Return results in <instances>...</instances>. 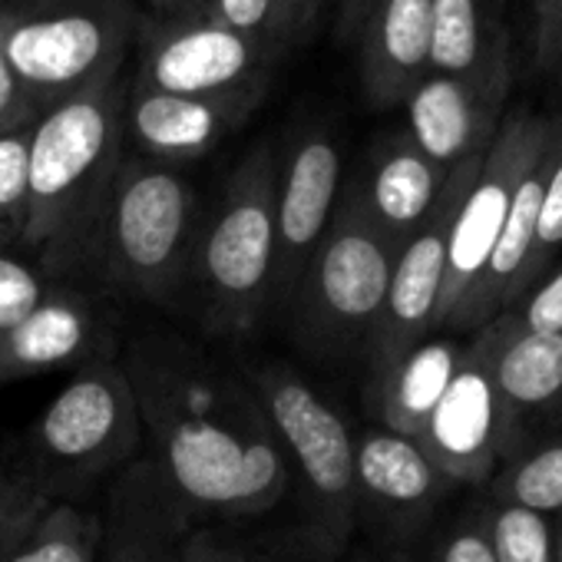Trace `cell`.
<instances>
[{"label":"cell","instance_id":"6da1fadb","mask_svg":"<svg viewBox=\"0 0 562 562\" xmlns=\"http://www.w3.org/2000/svg\"><path fill=\"white\" fill-rule=\"evenodd\" d=\"M156 473L182 513L261 516L289 493V463L248 381L172 341H146L123 368Z\"/></svg>","mask_w":562,"mask_h":562},{"label":"cell","instance_id":"7a4b0ae2","mask_svg":"<svg viewBox=\"0 0 562 562\" xmlns=\"http://www.w3.org/2000/svg\"><path fill=\"white\" fill-rule=\"evenodd\" d=\"M113 80L47 110L31 139V209L21 241L57 271L93 258L97 225L123 162V97Z\"/></svg>","mask_w":562,"mask_h":562},{"label":"cell","instance_id":"3957f363","mask_svg":"<svg viewBox=\"0 0 562 562\" xmlns=\"http://www.w3.org/2000/svg\"><path fill=\"white\" fill-rule=\"evenodd\" d=\"M133 0H11L0 4V44L44 116L57 103L120 80L136 47Z\"/></svg>","mask_w":562,"mask_h":562},{"label":"cell","instance_id":"277c9868","mask_svg":"<svg viewBox=\"0 0 562 562\" xmlns=\"http://www.w3.org/2000/svg\"><path fill=\"white\" fill-rule=\"evenodd\" d=\"M195 241L199 202L189 179L176 166L123 153L90 261H100L103 274L126 292L169 302L192 268Z\"/></svg>","mask_w":562,"mask_h":562},{"label":"cell","instance_id":"5b68a950","mask_svg":"<svg viewBox=\"0 0 562 562\" xmlns=\"http://www.w3.org/2000/svg\"><path fill=\"white\" fill-rule=\"evenodd\" d=\"M274 192L278 156L261 143L232 169L215 215L199 232L192 268L218 331H251L274 299Z\"/></svg>","mask_w":562,"mask_h":562},{"label":"cell","instance_id":"8992f818","mask_svg":"<svg viewBox=\"0 0 562 562\" xmlns=\"http://www.w3.org/2000/svg\"><path fill=\"white\" fill-rule=\"evenodd\" d=\"M278 447L285 453L289 476L299 473V490L312 522V536L328 552H341L358 526L355 434L341 414L289 364H258L248 371Z\"/></svg>","mask_w":562,"mask_h":562},{"label":"cell","instance_id":"52a82bcc","mask_svg":"<svg viewBox=\"0 0 562 562\" xmlns=\"http://www.w3.org/2000/svg\"><path fill=\"white\" fill-rule=\"evenodd\" d=\"M397 245L368 218L358 195H348L299 281L302 331L318 348L371 341L384 312Z\"/></svg>","mask_w":562,"mask_h":562},{"label":"cell","instance_id":"ba28073f","mask_svg":"<svg viewBox=\"0 0 562 562\" xmlns=\"http://www.w3.org/2000/svg\"><path fill=\"white\" fill-rule=\"evenodd\" d=\"M139 434V404L126 371L90 358L41 414L34 443L57 473L90 476L133 457Z\"/></svg>","mask_w":562,"mask_h":562},{"label":"cell","instance_id":"9c48e42d","mask_svg":"<svg viewBox=\"0 0 562 562\" xmlns=\"http://www.w3.org/2000/svg\"><path fill=\"white\" fill-rule=\"evenodd\" d=\"M139 83L179 97H225L265 90L268 47L205 14L139 18Z\"/></svg>","mask_w":562,"mask_h":562},{"label":"cell","instance_id":"30bf717a","mask_svg":"<svg viewBox=\"0 0 562 562\" xmlns=\"http://www.w3.org/2000/svg\"><path fill=\"white\" fill-rule=\"evenodd\" d=\"M519 424L506 411L480 338L463 348L460 368L434 407L417 447L453 483H483L499 457L513 453Z\"/></svg>","mask_w":562,"mask_h":562},{"label":"cell","instance_id":"8fae6325","mask_svg":"<svg viewBox=\"0 0 562 562\" xmlns=\"http://www.w3.org/2000/svg\"><path fill=\"white\" fill-rule=\"evenodd\" d=\"M470 186H473V176L460 172L453 189H440V199L430 209V215L424 218V225L401 245V251L394 258V271H391L384 312L368 341L374 371L394 364L401 355H407L411 348L427 341L430 328H437L450 228H453L457 209L467 199Z\"/></svg>","mask_w":562,"mask_h":562},{"label":"cell","instance_id":"7c38bea8","mask_svg":"<svg viewBox=\"0 0 562 562\" xmlns=\"http://www.w3.org/2000/svg\"><path fill=\"white\" fill-rule=\"evenodd\" d=\"M261 97L265 90L179 97L153 90L130 77L123 97V149L162 166L202 159L255 113Z\"/></svg>","mask_w":562,"mask_h":562},{"label":"cell","instance_id":"4fadbf2b","mask_svg":"<svg viewBox=\"0 0 562 562\" xmlns=\"http://www.w3.org/2000/svg\"><path fill=\"white\" fill-rule=\"evenodd\" d=\"M341 153L325 133H302L278 162L274 192V299H292L338 209Z\"/></svg>","mask_w":562,"mask_h":562},{"label":"cell","instance_id":"5bb4252c","mask_svg":"<svg viewBox=\"0 0 562 562\" xmlns=\"http://www.w3.org/2000/svg\"><path fill=\"white\" fill-rule=\"evenodd\" d=\"M355 480L358 509H371L391 526L420 522L453 486L417 440L387 427H371L355 437Z\"/></svg>","mask_w":562,"mask_h":562},{"label":"cell","instance_id":"9a60e30c","mask_svg":"<svg viewBox=\"0 0 562 562\" xmlns=\"http://www.w3.org/2000/svg\"><path fill=\"white\" fill-rule=\"evenodd\" d=\"M93 345V308L70 292H47V299L27 318L0 331V381L37 378L74 361H90Z\"/></svg>","mask_w":562,"mask_h":562},{"label":"cell","instance_id":"2e32d148","mask_svg":"<svg viewBox=\"0 0 562 562\" xmlns=\"http://www.w3.org/2000/svg\"><path fill=\"white\" fill-rule=\"evenodd\" d=\"M476 338L486 351L493 384L516 424L562 397V335H532L516 328L506 315H496Z\"/></svg>","mask_w":562,"mask_h":562},{"label":"cell","instance_id":"e0dca14e","mask_svg":"<svg viewBox=\"0 0 562 562\" xmlns=\"http://www.w3.org/2000/svg\"><path fill=\"white\" fill-rule=\"evenodd\" d=\"M516 182H519V172L490 166V172L476 179L467 199L460 202L453 228H450V245H447V271H443V292H440V308H437V328L447 325V318L460 308V302L470 295L476 278L483 274L493 255V245L503 232Z\"/></svg>","mask_w":562,"mask_h":562},{"label":"cell","instance_id":"ac0fdd59","mask_svg":"<svg viewBox=\"0 0 562 562\" xmlns=\"http://www.w3.org/2000/svg\"><path fill=\"white\" fill-rule=\"evenodd\" d=\"M179 526V503L169 496L156 467L143 463L123 480L113 526L100 546H106V562H182V542H176Z\"/></svg>","mask_w":562,"mask_h":562},{"label":"cell","instance_id":"d6986e66","mask_svg":"<svg viewBox=\"0 0 562 562\" xmlns=\"http://www.w3.org/2000/svg\"><path fill=\"white\" fill-rule=\"evenodd\" d=\"M463 348L457 341H420L394 364L374 371V401L381 427L420 440L434 407L447 394Z\"/></svg>","mask_w":562,"mask_h":562},{"label":"cell","instance_id":"ffe728a7","mask_svg":"<svg viewBox=\"0 0 562 562\" xmlns=\"http://www.w3.org/2000/svg\"><path fill=\"white\" fill-rule=\"evenodd\" d=\"M440 169L417 146L387 153L364 192H355L368 218L401 248L440 199Z\"/></svg>","mask_w":562,"mask_h":562},{"label":"cell","instance_id":"44dd1931","mask_svg":"<svg viewBox=\"0 0 562 562\" xmlns=\"http://www.w3.org/2000/svg\"><path fill=\"white\" fill-rule=\"evenodd\" d=\"M103 526L74 503H50L0 555V562H97Z\"/></svg>","mask_w":562,"mask_h":562},{"label":"cell","instance_id":"7402d4cb","mask_svg":"<svg viewBox=\"0 0 562 562\" xmlns=\"http://www.w3.org/2000/svg\"><path fill=\"white\" fill-rule=\"evenodd\" d=\"M411 126L417 149L437 166L460 159L473 143V113L460 83L430 80L411 100Z\"/></svg>","mask_w":562,"mask_h":562},{"label":"cell","instance_id":"603a6c76","mask_svg":"<svg viewBox=\"0 0 562 562\" xmlns=\"http://www.w3.org/2000/svg\"><path fill=\"white\" fill-rule=\"evenodd\" d=\"M430 18H434V0H384L374 50L378 67L374 87L391 90L397 77H407L420 70L430 60Z\"/></svg>","mask_w":562,"mask_h":562},{"label":"cell","instance_id":"cb8c5ba5","mask_svg":"<svg viewBox=\"0 0 562 562\" xmlns=\"http://www.w3.org/2000/svg\"><path fill=\"white\" fill-rule=\"evenodd\" d=\"M493 486L503 503L526 506L539 516H562V437L516 457Z\"/></svg>","mask_w":562,"mask_h":562},{"label":"cell","instance_id":"d4e9b609","mask_svg":"<svg viewBox=\"0 0 562 562\" xmlns=\"http://www.w3.org/2000/svg\"><path fill=\"white\" fill-rule=\"evenodd\" d=\"M483 519L496 562H555V529L549 516L496 499L483 509Z\"/></svg>","mask_w":562,"mask_h":562},{"label":"cell","instance_id":"484cf974","mask_svg":"<svg viewBox=\"0 0 562 562\" xmlns=\"http://www.w3.org/2000/svg\"><path fill=\"white\" fill-rule=\"evenodd\" d=\"M34 126L0 133V248L11 241H21L24 225H27Z\"/></svg>","mask_w":562,"mask_h":562},{"label":"cell","instance_id":"4316f807","mask_svg":"<svg viewBox=\"0 0 562 562\" xmlns=\"http://www.w3.org/2000/svg\"><path fill=\"white\" fill-rule=\"evenodd\" d=\"M199 14L248 41H258L268 50L295 34L289 0H205Z\"/></svg>","mask_w":562,"mask_h":562},{"label":"cell","instance_id":"83f0119b","mask_svg":"<svg viewBox=\"0 0 562 562\" xmlns=\"http://www.w3.org/2000/svg\"><path fill=\"white\" fill-rule=\"evenodd\" d=\"M430 60L440 70H467L476 60V11H473V0H434Z\"/></svg>","mask_w":562,"mask_h":562},{"label":"cell","instance_id":"f1b7e54d","mask_svg":"<svg viewBox=\"0 0 562 562\" xmlns=\"http://www.w3.org/2000/svg\"><path fill=\"white\" fill-rule=\"evenodd\" d=\"M559 248H562V162L546 179V192H542V205H539V218H536V235H532V248L526 258V271L519 278L516 299H522L529 292V285H536V281L546 274V268L552 265Z\"/></svg>","mask_w":562,"mask_h":562},{"label":"cell","instance_id":"f546056e","mask_svg":"<svg viewBox=\"0 0 562 562\" xmlns=\"http://www.w3.org/2000/svg\"><path fill=\"white\" fill-rule=\"evenodd\" d=\"M50 493L27 476L0 470V555L50 506Z\"/></svg>","mask_w":562,"mask_h":562},{"label":"cell","instance_id":"4dcf8cb0","mask_svg":"<svg viewBox=\"0 0 562 562\" xmlns=\"http://www.w3.org/2000/svg\"><path fill=\"white\" fill-rule=\"evenodd\" d=\"M44 299H47V289L41 274L21 258L4 255V248H0V331L14 328Z\"/></svg>","mask_w":562,"mask_h":562},{"label":"cell","instance_id":"1f68e13d","mask_svg":"<svg viewBox=\"0 0 562 562\" xmlns=\"http://www.w3.org/2000/svg\"><path fill=\"white\" fill-rule=\"evenodd\" d=\"M434 562H496V549L480 513L460 516L434 546Z\"/></svg>","mask_w":562,"mask_h":562},{"label":"cell","instance_id":"d6a6232c","mask_svg":"<svg viewBox=\"0 0 562 562\" xmlns=\"http://www.w3.org/2000/svg\"><path fill=\"white\" fill-rule=\"evenodd\" d=\"M506 318L532 335H562V268H555L536 292L526 295L519 315Z\"/></svg>","mask_w":562,"mask_h":562},{"label":"cell","instance_id":"836d02e7","mask_svg":"<svg viewBox=\"0 0 562 562\" xmlns=\"http://www.w3.org/2000/svg\"><path fill=\"white\" fill-rule=\"evenodd\" d=\"M41 120V113L34 110L31 97L24 93L8 54H4V44H0V133H11V130H21V126H34Z\"/></svg>","mask_w":562,"mask_h":562},{"label":"cell","instance_id":"e575fe53","mask_svg":"<svg viewBox=\"0 0 562 562\" xmlns=\"http://www.w3.org/2000/svg\"><path fill=\"white\" fill-rule=\"evenodd\" d=\"M182 562H248V555L215 532H192L182 539Z\"/></svg>","mask_w":562,"mask_h":562},{"label":"cell","instance_id":"d590c367","mask_svg":"<svg viewBox=\"0 0 562 562\" xmlns=\"http://www.w3.org/2000/svg\"><path fill=\"white\" fill-rule=\"evenodd\" d=\"M156 18H179V14H199L205 0H149Z\"/></svg>","mask_w":562,"mask_h":562},{"label":"cell","instance_id":"8d00e7d4","mask_svg":"<svg viewBox=\"0 0 562 562\" xmlns=\"http://www.w3.org/2000/svg\"><path fill=\"white\" fill-rule=\"evenodd\" d=\"M318 4H322V0H289V8H292V31L308 27V21L318 11Z\"/></svg>","mask_w":562,"mask_h":562},{"label":"cell","instance_id":"74e56055","mask_svg":"<svg viewBox=\"0 0 562 562\" xmlns=\"http://www.w3.org/2000/svg\"><path fill=\"white\" fill-rule=\"evenodd\" d=\"M555 562H562V529L555 532Z\"/></svg>","mask_w":562,"mask_h":562},{"label":"cell","instance_id":"f35d334b","mask_svg":"<svg viewBox=\"0 0 562 562\" xmlns=\"http://www.w3.org/2000/svg\"><path fill=\"white\" fill-rule=\"evenodd\" d=\"M374 562H411L407 555H391V559H374Z\"/></svg>","mask_w":562,"mask_h":562}]
</instances>
